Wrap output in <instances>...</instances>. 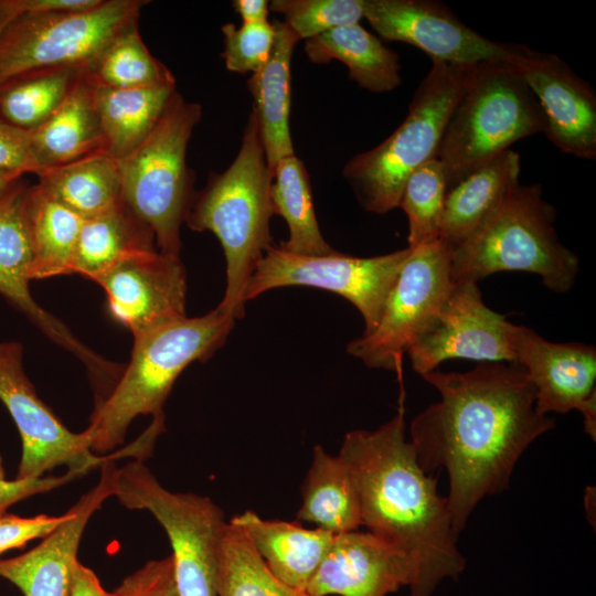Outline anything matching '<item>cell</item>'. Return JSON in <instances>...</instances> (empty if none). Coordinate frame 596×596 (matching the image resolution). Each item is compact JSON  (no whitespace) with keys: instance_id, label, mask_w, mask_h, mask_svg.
<instances>
[{"instance_id":"1","label":"cell","mask_w":596,"mask_h":596,"mask_svg":"<svg viewBox=\"0 0 596 596\" xmlns=\"http://www.w3.org/2000/svg\"><path fill=\"white\" fill-rule=\"evenodd\" d=\"M422 376L440 398L412 421L409 441L426 473L447 471V505L460 533L485 497L509 487L521 455L555 422L536 412L534 386L518 363L483 362L464 373Z\"/></svg>"},{"instance_id":"2","label":"cell","mask_w":596,"mask_h":596,"mask_svg":"<svg viewBox=\"0 0 596 596\" xmlns=\"http://www.w3.org/2000/svg\"><path fill=\"white\" fill-rule=\"evenodd\" d=\"M405 409L374 430L345 434L338 456L350 468L360 498L362 525L409 563V596H432L445 578L466 567L446 497L437 478L419 466L405 437Z\"/></svg>"},{"instance_id":"3","label":"cell","mask_w":596,"mask_h":596,"mask_svg":"<svg viewBox=\"0 0 596 596\" xmlns=\"http://www.w3.org/2000/svg\"><path fill=\"white\" fill-rule=\"evenodd\" d=\"M273 175L252 111L240 150L221 173H211L205 188L192 196L184 222L196 232L210 231L220 241L226 263V286L219 304L235 319L244 316V292L269 246L274 214Z\"/></svg>"},{"instance_id":"4","label":"cell","mask_w":596,"mask_h":596,"mask_svg":"<svg viewBox=\"0 0 596 596\" xmlns=\"http://www.w3.org/2000/svg\"><path fill=\"white\" fill-rule=\"evenodd\" d=\"M235 320L217 305L203 316H183L135 338L129 364L96 405L85 429L92 451L106 454L120 445L136 417L163 414L181 372L211 358L225 343Z\"/></svg>"},{"instance_id":"5","label":"cell","mask_w":596,"mask_h":596,"mask_svg":"<svg viewBox=\"0 0 596 596\" xmlns=\"http://www.w3.org/2000/svg\"><path fill=\"white\" fill-rule=\"evenodd\" d=\"M555 219V209L542 198L541 185L519 182L488 222L450 252L453 284L478 283L499 272H526L541 276L554 292L568 291L579 260L560 242Z\"/></svg>"},{"instance_id":"6","label":"cell","mask_w":596,"mask_h":596,"mask_svg":"<svg viewBox=\"0 0 596 596\" xmlns=\"http://www.w3.org/2000/svg\"><path fill=\"white\" fill-rule=\"evenodd\" d=\"M543 130L540 105L513 62L471 66L436 156L447 192L515 141Z\"/></svg>"},{"instance_id":"7","label":"cell","mask_w":596,"mask_h":596,"mask_svg":"<svg viewBox=\"0 0 596 596\" xmlns=\"http://www.w3.org/2000/svg\"><path fill=\"white\" fill-rule=\"evenodd\" d=\"M471 66L434 61L403 123L383 142L345 163L342 175L364 210L385 214L397 207L408 177L436 158Z\"/></svg>"},{"instance_id":"8","label":"cell","mask_w":596,"mask_h":596,"mask_svg":"<svg viewBox=\"0 0 596 596\" xmlns=\"http://www.w3.org/2000/svg\"><path fill=\"white\" fill-rule=\"evenodd\" d=\"M198 103L177 91L155 129L130 155L118 160L121 201L153 233L160 253L180 255V228L192 199L187 148L201 119Z\"/></svg>"},{"instance_id":"9","label":"cell","mask_w":596,"mask_h":596,"mask_svg":"<svg viewBox=\"0 0 596 596\" xmlns=\"http://www.w3.org/2000/svg\"><path fill=\"white\" fill-rule=\"evenodd\" d=\"M146 3L102 0L81 12L19 14L0 34V89L44 72H89L110 41L138 21Z\"/></svg>"},{"instance_id":"10","label":"cell","mask_w":596,"mask_h":596,"mask_svg":"<svg viewBox=\"0 0 596 596\" xmlns=\"http://www.w3.org/2000/svg\"><path fill=\"white\" fill-rule=\"evenodd\" d=\"M111 491L126 508L149 511L164 529L180 595L216 596V552L226 523L222 509L207 497L169 491L142 459L115 468Z\"/></svg>"},{"instance_id":"11","label":"cell","mask_w":596,"mask_h":596,"mask_svg":"<svg viewBox=\"0 0 596 596\" xmlns=\"http://www.w3.org/2000/svg\"><path fill=\"white\" fill-rule=\"evenodd\" d=\"M450 253L438 240L409 247L374 330L347 352L366 366L398 372L405 352L427 330L453 287Z\"/></svg>"},{"instance_id":"12","label":"cell","mask_w":596,"mask_h":596,"mask_svg":"<svg viewBox=\"0 0 596 596\" xmlns=\"http://www.w3.org/2000/svg\"><path fill=\"white\" fill-rule=\"evenodd\" d=\"M409 254V247L373 257H355L333 251L327 255H300L269 246L246 286L244 301L287 286H307L336 292L361 313L364 332L376 327L385 300Z\"/></svg>"},{"instance_id":"13","label":"cell","mask_w":596,"mask_h":596,"mask_svg":"<svg viewBox=\"0 0 596 596\" xmlns=\"http://www.w3.org/2000/svg\"><path fill=\"white\" fill-rule=\"evenodd\" d=\"M18 342H0V400L13 418L22 441L15 479L39 478L57 466L87 473L121 451L98 456L86 430L73 433L38 396L22 362Z\"/></svg>"},{"instance_id":"14","label":"cell","mask_w":596,"mask_h":596,"mask_svg":"<svg viewBox=\"0 0 596 596\" xmlns=\"http://www.w3.org/2000/svg\"><path fill=\"white\" fill-rule=\"evenodd\" d=\"M364 19L381 38L414 45L432 62L456 66L513 62L521 47L482 36L432 0H364Z\"/></svg>"},{"instance_id":"15","label":"cell","mask_w":596,"mask_h":596,"mask_svg":"<svg viewBox=\"0 0 596 596\" xmlns=\"http://www.w3.org/2000/svg\"><path fill=\"white\" fill-rule=\"evenodd\" d=\"M514 327L486 306L477 283L453 284L436 317L407 354L421 375L451 359L514 362Z\"/></svg>"},{"instance_id":"16","label":"cell","mask_w":596,"mask_h":596,"mask_svg":"<svg viewBox=\"0 0 596 596\" xmlns=\"http://www.w3.org/2000/svg\"><path fill=\"white\" fill-rule=\"evenodd\" d=\"M28 193L29 187L20 181L0 195V295L52 341L76 355L86 365L95 383L113 382L119 374L118 368L81 343L30 292L33 244L28 216Z\"/></svg>"},{"instance_id":"17","label":"cell","mask_w":596,"mask_h":596,"mask_svg":"<svg viewBox=\"0 0 596 596\" xmlns=\"http://www.w3.org/2000/svg\"><path fill=\"white\" fill-rule=\"evenodd\" d=\"M96 281L110 316L135 338L185 316L187 273L180 255L157 249L126 257Z\"/></svg>"},{"instance_id":"18","label":"cell","mask_w":596,"mask_h":596,"mask_svg":"<svg viewBox=\"0 0 596 596\" xmlns=\"http://www.w3.org/2000/svg\"><path fill=\"white\" fill-rule=\"evenodd\" d=\"M514 363L521 365L535 390V409L566 414L577 409L584 428L596 435V350L581 342L555 343L534 330L515 326Z\"/></svg>"},{"instance_id":"19","label":"cell","mask_w":596,"mask_h":596,"mask_svg":"<svg viewBox=\"0 0 596 596\" xmlns=\"http://www.w3.org/2000/svg\"><path fill=\"white\" fill-rule=\"evenodd\" d=\"M513 64L535 96L543 132L563 152L596 158V94L565 61L521 45Z\"/></svg>"},{"instance_id":"20","label":"cell","mask_w":596,"mask_h":596,"mask_svg":"<svg viewBox=\"0 0 596 596\" xmlns=\"http://www.w3.org/2000/svg\"><path fill=\"white\" fill-rule=\"evenodd\" d=\"M114 458L102 464L98 482L68 510V518L58 528L26 553L0 560V577L24 596H70L84 530L96 510L113 497Z\"/></svg>"},{"instance_id":"21","label":"cell","mask_w":596,"mask_h":596,"mask_svg":"<svg viewBox=\"0 0 596 596\" xmlns=\"http://www.w3.org/2000/svg\"><path fill=\"white\" fill-rule=\"evenodd\" d=\"M408 561L394 547L359 530L334 534L332 544L310 581L309 596H386L409 586Z\"/></svg>"},{"instance_id":"22","label":"cell","mask_w":596,"mask_h":596,"mask_svg":"<svg viewBox=\"0 0 596 596\" xmlns=\"http://www.w3.org/2000/svg\"><path fill=\"white\" fill-rule=\"evenodd\" d=\"M520 171L519 153L508 149L446 193L438 240L449 253L488 222L519 183Z\"/></svg>"},{"instance_id":"23","label":"cell","mask_w":596,"mask_h":596,"mask_svg":"<svg viewBox=\"0 0 596 596\" xmlns=\"http://www.w3.org/2000/svg\"><path fill=\"white\" fill-rule=\"evenodd\" d=\"M231 521L245 531L281 582L305 593L334 536L319 528L306 529L297 521L265 520L252 510L233 517Z\"/></svg>"},{"instance_id":"24","label":"cell","mask_w":596,"mask_h":596,"mask_svg":"<svg viewBox=\"0 0 596 596\" xmlns=\"http://www.w3.org/2000/svg\"><path fill=\"white\" fill-rule=\"evenodd\" d=\"M96 86L91 75L83 73L54 114L30 131L36 173L103 150Z\"/></svg>"},{"instance_id":"25","label":"cell","mask_w":596,"mask_h":596,"mask_svg":"<svg viewBox=\"0 0 596 596\" xmlns=\"http://www.w3.org/2000/svg\"><path fill=\"white\" fill-rule=\"evenodd\" d=\"M275 40L266 64L247 79L260 140L270 173L283 158L294 156L289 116L291 105V55L299 38L274 20Z\"/></svg>"},{"instance_id":"26","label":"cell","mask_w":596,"mask_h":596,"mask_svg":"<svg viewBox=\"0 0 596 596\" xmlns=\"http://www.w3.org/2000/svg\"><path fill=\"white\" fill-rule=\"evenodd\" d=\"M175 82L136 88L96 86L103 151L120 160L135 151L160 120Z\"/></svg>"},{"instance_id":"27","label":"cell","mask_w":596,"mask_h":596,"mask_svg":"<svg viewBox=\"0 0 596 596\" xmlns=\"http://www.w3.org/2000/svg\"><path fill=\"white\" fill-rule=\"evenodd\" d=\"M305 53L317 64L342 62L349 76L372 93H387L402 82L398 54L360 23L329 30L306 40Z\"/></svg>"},{"instance_id":"28","label":"cell","mask_w":596,"mask_h":596,"mask_svg":"<svg viewBox=\"0 0 596 596\" xmlns=\"http://www.w3.org/2000/svg\"><path fill=\"white\" fill-rule=\"evenodd\" d=\"M302 503L297 520L316 524L332 534L362 525L359 492L353 475L340 456L313 447L312 461L301 487Z\"/></svg>"},{"instance_id":"29","label":"cell","mask_w":596,"mask_h":596,"mask_svg":"<svg viewBox=\"0 0 596 596\" xmlns=\"http://www.w3.org/2000/svg\"><path fill=\"white\" fill-rule=\"evenodd\" d=\"M152 231L123 203L83 221L73 258V274L95 280L128 256L153 251Z\"/></svg>"},{"instance_id":"30","label":"cell","mask_w":596,"mask_h":596,"mask_svg":"<svg viewBox=\"0 0 596 596\" xmlns=\"http://www.w3.org/2000/svg\"><path fill=\"white\" fill-rule=\"evenodd\" d=\"M36 175L43 192L84 219L121 202L118 160L103 150Z\"/></svg>"},{"instance_id":"31","label":"cell","mask_w":596,"mask_h":596,"mask_svg":"<svg viewBox=\"0 0 596 596\" xmlns=\"http://www.w3.org/2000/svg\"><path fill=\"white\" fill-rule=\"evenodd\" d=\"M28 216L33 244L31 279L73 274V258L84 221L35 184L29 187Z\"/></svg>"},{"instance_id":"32","label":"cell","mask_w":596,"mask_h":596,"mask_svg":"<svg viewBox=\"0 0 596 596\" xmlns=\"http://www.w3.org/2000/svg\"><path fill=\"white\" fill-rule=\"evenodd\" d=\"M272 175L274 214L280 215L288 226V238L279 247L300 255H327L336 251L320 232L304 162L295 155L283 158Z\"/></svg>"},{"instance_id":"33","label":"cell","mask_w":596,"mask_h":596,"mask_svg":"<svg viewBox=\"0 0 596 596\" xmlns=\"http://www.w3.org/2000/svg\"><path fill=\"white\" fill-rule=\"evenodd\" d=\"M216 596H309L281 582L258 554L245 531L225 523L215 561Z\"/></svg>"},{"instance_id":"34","label":"cell","mask_w":596,"mask_h":596,"mask_svg":"<svg viewBox=\"0 0 596 596\" xmlns=\"http://www.w3.org/2000/svg\"><path fill=\"white\" fill-rule=\"evenodd\" d=\"M85 72L57 70L19 78L0 89V119L31 131L61 106Z\"/></svg>"},{"instance_id":"35","label":"cell","mask_w":596,"mask_h":596,"mask_svg":"<svg viewBox=\"0 0 596 596\" xmlns=\"http://www.w3.org/2000/svg\"><path fill=\"white\" fill-rule=\"evenodd\" d=\"M97 85L136 88L175 82L172 73L143 43L138 21L121 30L87 72Z\"/></svg>"},{"instance_id":"36","label":"cell","mask_w":596,"mask_h":596,"mask_svg":"<svg viewBox=\"0 0 596 596\" xmlns=\"http://www.w3.org/2000/svg\"><path fill=\"white\" fill-rule=\"evenodd\" d=\"M446 193L445 173L437 158L408 177L398 203L408 220V247L438 238Z\"/></svg>"},{"instance_id":"37","label":"cell","mask_w":596,"mask_h":596,"mask_svg":"<svg viewBox=\"0 0 596 596\" xmlns=\"http://www.w3.org/2000/svg\"><path fill=\"white\" fill-rule=\"evenodd\" d=\"M269 9L283 15V22L299 40L359 23L364 18V0H273Z\"/></svg>"},{"instance_id":"38","label":"cell","mask_w":596,"mask_h":596,"mask_svg":"<svg viewBox=\"0 0 596 596\" xmlns=\"http://www.w3.org/2000/svg\"><path fill=\"white\" fill-rule=\"evenodd\" d=\"M224 51L222 57L228 71L252 74L259 71L268 61L275 40L273 22L242 23L222 25Z\"/></svg>"},{"instance_id":"39","label":"cell","mask_w":596,"mask_h":596,"mask_svg":"<svg viewBox=\"0 0 596 596\" xmlns=\"http://www.w3.org/2000/svg\"><path fill=\"white\" fill-rule=\"evenodd\" d=\"M114 596H181L174 576L172 556L147 562L128 575Z\"/></svg>"},{"instance_id":"40","label":"cell","mask_w":596,"mask_h":596,"mask_svg":"<svg viewBox=\"0 0 596 596\" xmlns=\"http://www.w3.org/2000/svg\"><path fill=\"white\" fill-rule=\"evenodd\" d=\"M70 515L39 514L35 517H19L15 514L0 513V555L9 550L19 549L29 541L45 538L58 528Z\"/></svg>"},{"instance_id":"41","label":"cell","mask_w":596,"mask_h":596,"mask_svg":"<svg viewBox=\"0 0 596 596\" xmlns=\"http://www.w3.org/2000/svg\"><path fill=\"white\" fill-rule=\"evenodd\" d=\"M0 170L36 173L30 131L15 128L0 119Z\"/></svg>"},{"instance_id":"42","label":"cell","mask_w":596,"mask_h":596,"mask_svg":"<svg viewBox=\"0 0 596 596\" xmlns=\"http://www.w3.org/2000/svg\"><path fill=\"white\" fill-rule=\"evenodd\" d=\"M84 475L81 471L67 470L61 476H42L31 479H14L12 481L0 478V513L6 512L10 505L20 500L53 490Z\"/></svg>"},{"instance_id":"43","label":"cell","mask_w":596,"mask_h":596,"mask_svg":"<svg viewBox=\"0 0 596 596\" xmlns=\"http://www.w3.org/2000/svg\"><path fill=\"white\" fill-rule=\"evenodd\" d=\"M102 0H22L23 12L73 13L95 8Z\"/></svg>"},{"instance_id":"44","label":"cell","mask_w":596,"mask_h":596,"mask_svg":"<svg viewBox=\"0 0 596 596\" xmlns=\"http://www.w3.org/2000/svg\"><path fill=\"white\" fill-rule=\"evenodd\" d=\"M70 596H114L100 584L96 574L79 562L75 566Z\"/></svg>"},{"instance_id":"45","label":"cell","mask_w":596,"mask_h":596,"mask_svg":"<svg viewBox=\"0 0 596 596\" xmlns=\"http://www.w3.org/2000/svg\"><path fill=\"white\" fill-rule=\"evenodd\" d=\"M233 8L243 23L268 21L269 2L266 0H234Z\"/></svg>"},{"instance_id":"46","label":"cell","mask_w":596,"mask_h":596,"mask_svg":"<svg viewBox=\"0 0 596 596\" xmlns=\"http://www.w3.org/2000/svg\"><path fill=\"white\" fill-rule=\"evenodd\" d=\"M21 13H23L22 0H0V34Z\"/></svg>"},{"instance_id":"47","label":"cell","mask_w":596,"mask_h":596,"mask_svg":"<svg viewBox=\"0 0 596 596\" xmlns=\"http://www.w3.org/2000/svg\"><path fill=\"white\" fill-rule=\"evenodd\" d=\"M24 173L15 170H0V195L13 188Z\"/></svg>"},{"instance_id":"48","label":"cell","mask_w":596,"mask_h":596,"mask_svg":"<svg viewBox=\"0 0 596 596\" xmlns=\"http://www.w3.org/2000/svg\"><path fill=\"white\" fill-rule=\"evenodd\" d=\"M0 478H4V468H3V465H2L1 456H0Z\"/></svg>"}]
</instances>
